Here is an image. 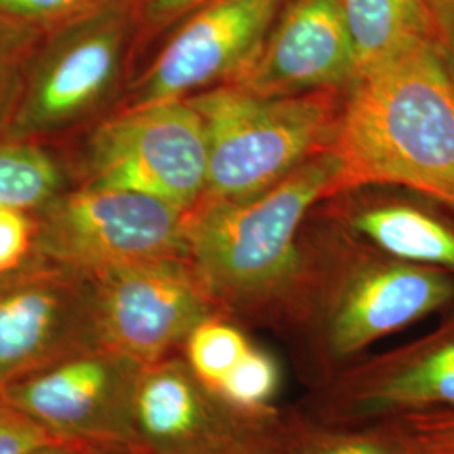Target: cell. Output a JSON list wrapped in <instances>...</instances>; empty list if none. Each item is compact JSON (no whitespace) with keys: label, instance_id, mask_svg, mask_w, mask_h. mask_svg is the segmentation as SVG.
I'll list each match as a JSON object with an SVG mask.
<instances>
[{"label":"cell","instance_id":"1","mask_svg":"<svg viewBox=\"0 0 454 454\" xmlns=\"http://www.w3.org/2000/svg\"><path fill=\"white\" fill-rule=\"evenodd\" d=\"M330 148L337 194L395 184L454 207V78L434 34L358 73Z\"/></svg>","mask_w":454,"mask_h":454},{"label":"cell","instance_id":"2","mask_svg":"<svg viewBox=\"0 0 454 454\" xmlns=\"http://www.w3.org/2000/svg\"><path fill=\"white\" fill-rule=\"evenodd\" d=\"M339 172L328 146L261 194L189 212L187 261L217 305L270 307L311 279L298 232L313 204L337 194Z\"/></svg>","mask_w":454,"mask_h":454},{"label":"cell","instance_id":"3","mask_svg":"<svg viewBox=\"0 0 454 454\" xmlns=\"http://www.w3.org/2000/svg\"><path fill=\"white\" fill-rule=\"evenodd\" d=\"M140 39V0H123L39 37L0 108V138L49 145L121 88Z\"/></svg>","mask_w":454,"mask_h":454},{"label":"cell","instance_id":"4","mask_svg":"<svg viewBox=\"0 0 454 454\" xmlns=\"http://www.w3.org/2000/svg\"><path fill=\"white\" fill-rule=\"evenodd\" d=\"M207 135L202 200L261 194L332 145L340 108L333 90L266 97L221 84L187 98Z\"/></svg>","mask_w":454,"mask_h":454},{"label":"cell","instance_id":"5","mask_svg":"<svg viewBox=\"0 0 454 454\" xmlns=\"http://www.w3.org/2000/svg\"><path fill=\"white\" fill-rule=\"evenodd\" d=\"M78 187L131 191L191 212L207 184V135L187 99L114 110L82 142Z\"/></svg>","mask_w":454,"mask_h":454},{"label":"cell","instance_id":"6","mask_svg":"<svg viewBox=\"0 0 454 454\" xmlns=\"http://www.w3.org/2000/svg\"><path fill=\"white\" fill-rule=\"evenodd\" d=\"M33 215L31 258L80 275L187 260L189 212L152 195L69 187Z\"/></svg>","mask_w":454,"mask_h":454},{"label":"cell","instance_id":"7","mask_svg":"<svg viewBox=\"0 0 454 454\" xmlns=\"http://www.w3.org/2000/svg\"><path fill=\"white\" fill-rule=\"evenodd\" d=\"M453 303L454 275L446 270L389 254L341 261L325 285L318 317L324 382L364 357L373 343Z\"/></svg>","mask_w":454,"mask_h":454},{"label":"cell","instance_id":"8","mask_svg":"<svg viewBox=\"0 0 454 454\" xmlns=\"http://www.w3.org/2000/svg\"><path fill=\"white\" fill-rule=\"evenodd\" d=\"M296 416L241 409L204 386L189 364L145 365L133 406L131 454H251L292 436Z\"/></svg>","mask_w":454,"mask_h":454},{"label":"cell","instance_id":"9","mask_svg":"<svg viewBox=\"0 0 454 454\" xmlns=\"http://www.w3.org/2000/svg\"><path fill=\"white\" fill-rule=\"evenodd\" d=\"M88 276L99 347L155 364L215 317L217 303L185 258L116 266Z\"/></svg>","mask_w":454,"mask_h":454},{"label":"cell","instance_id":"10","mask_svg":"<svg viewBox=\"0 0 454 454\" xmlns=\"http://www.w3.org/2000/svg\"><path fill=\"white\" fill-rule=\"evenodd\" d=\"M286 0H207L163 35L116 110L187 99L232 82L260 52Z\"/></svg>","mask_w":454,"mask_h":454},{"label":"cell","instance_id":"11","mask_svg":"<svg viewBox=\"0 0 454 454\" xmlns=\"http://www.w3.org/2000/svg\"><path fill=\"white\" fill-rule=\"evenodd\" d=\"M145 365L106 347L63 358L0 392L52 434L130 451L137 384Z\"/></svg>","mask_w":454,"mask_h":454},{"label":"cell","instance_id":"12","mask_svg":"<svg viewBox=\"0 0 454 454\" xmlns=\"http://www.w3.org/2000/svg\"><path fill=\"white\" fill-rule=\"evenodd\" d=\"M320 390L313 421L330 426L454 411V318L418 340L357 358Z\"/></svg>","mask_w":454,"mask_h":454},{"label":"cell","instance_id":"13","mask_svg":"<svg viewBox=\"0 0 454 454\" xmlns=\"http://www.w3.org/2000/svg\"><path fill=\"white\" fill-rule=\"evenodd\" d=\"M93 347L88 276L31 258L0 278V392Z\"/></svg>","mask_w":454,"mask_h":454},{"label":"cell","instance_id":"14","mask_svg":"<svg viewBox=\"0 0 454 454\" xmlns=\"http://www.w3.org/2000/svg\"><path fill=\"white\" fill-rule=\"evenodd\" d=\"M357 76L337 0H286L260 52L231 82L266 97L335 90Z\"/></svg>","mask_w":454,"mask_h":454},{"label":"cell","instance_id":"15","mask_svg":"<svg viewBox=\"0 0 454 454\" xmlns=\"http://www.w3.org/2000/svg\"><path fill=\"white\" fill-rule=\"evenodd\" d=\"M350 35L357 74L414 39L434 34L427 0H337Z\"/></svg>","mask_w":454,"mask_h":454},{"label":"cell","instance_id":"16","mask_svg":"<svg viewBox=\"0 0 454 454\" xmlns=\"http://www.w3.org/2000/svg\"><path fill=\"white\" fill-rule=\"evenodd\" d=\"M352 226L395 260L454 275V231L424 212L404 206L377 207L356 215Z\"/></svg>","mask_w":454,"mask_h":454},{"label":"cell","instance_id":"17","mask_svg":"<svg viewBox=\"0 0 454 454\" xmlns=\"http://www.w3.org/2000/svg\"><path fill=\"white\" fill-rule=\"evenodd\" d=\"M69 187V165L51 145L0 138V209L35 212Z\"/></svg>","mask_w":454,"mask_h":454},{"label":"cell","instance_id":"18","mask_svg":"<svg viewBox=\"0 0 454 454\" xmlns=\"http://www.w3.org/2000/svg\"><path fill=\"white\" fill-rule=\"evenodd\" d=\"M292 454H411L387 422L330 426L298 418Z\"/></svg>","mask_w":454,"mask_h":454},{"label":"cell","instance_id":"19","mask_svg":"<svg viewBox=\"0 0 454 454\" xmlns=\"http://www.w3.org/2000/svg\"><path fill=\"white\" fill-rule=\"evenodd\" d=\"M187 364L195 377L214 390L251 348L243 332L217 317L197 325L185 340Z\"/></svg>","mask_w":454,"mask_h":454},{"label":"cell","instance_id":"20","mask_svg":"<svg viewBox=\"0 0 454 454\" xmlns=\"http://www.w3.org/2000/svg\"><path fill=\"white\" fill-rule=\"evenodd\" d=\"M123 0H0V31L39 37Z\"/></svg>","mask_w":454,"mask_h":454},{"label":"cell","instance_id":"21","mask_svg":"<svg viewBox=\"0 0 454 454\" xmlns=\"http://www.w3.org/2000/svg\"><path fill=\"white\" fill-rule=\"evenodd\" d=\"M279 386V369L275 358L260 348H251L227 373L215 392L241 409H266Z\"/></svg>","mask_w":454,"mask_h":454},{"label":"cell","instance_id":"22","mask_svg":"<svg viewBox=\"0 0 454 454\" xmlns=\"http://www.w3.org/2000/svg\"><path fill=\"white\" fill-rule=\"evenodd\" d=\"M411 454H454V411L389 419Z\"/></svg>","mask_w":454,"mask_h":454},{"label":"cell","instance_id":"23","mask_svg":"<svg viewBox=\"0 0 454 454\" xmlns=\"http://www.w3.org/2000/svg\"><path fill=\"white\" fill-rule=\"evenodd\" d=\"M56 441L61 438L0 399V454H27Z\"/></svg>","mask_w":454,"mask_h":454},{"label":"cell","instance_id":"24","mask_svg":"<svg viewBox=\"0 0 454 454\" xmlns=\"http://www.w3.org/2000/svg\"><path fill=\"white\" fill-rule=\"evenodd\" d=\"M33 247V212L0 209V278L31 260Z\"/></svg>","mask_w":454,"mask_h":454},{"label":"cell","instance_id":"25","mask_svg":"<svg viewBox=\"0 0 454 454\" xmlns=\"http://www.w3.org/2000/svg\"><path fill=\"white\" fill-rule=\"evenodd\" d=\"M207 0H140V39L138 46L153 41L172 27L179 19Z\"/></svg>","mask_w":454,"mask_h":454},{"label":"cell","instance_id":"26","mask_svg":"<svg viewBox=\"0 0 454 454\" xmlns=\"http://www.w3.org/2000/svg\"><path fill=\"white\" fill-rule=\"evenodd\" d=\"M34 43L33 39L0 31V108L11 95L17 73Z\"/></svg>","mask_w":454,"mask_h":454},{"label":"cell","instance_id":"27","mask_svg":"<svg viewBox=\"0 0 454 454\" xmlns=\"http://www.w3.org/2000/svg\"><path fill=\"white\" fill-rule=\"evenodd\" d=\"M434 35L454 78V0L431 7Z\"/></svg>","mask_w":454,"mask_h":454},{"label":"cell","instance_id":"28","mask_svg":"<svg viewBox=\"0 0 454 454\" xmlns=\"http://www.w3.org/2000/svg\"><path fill=\"white\" fill-rule=\"evenodd\" d=\"M123 450L108 448V446H98L82 441H56L46 446H41L27 454H120Z\"/></svg>","mask_w":454,"mask_h":454},{"label":"cell","instance_id":"29","mask_svg":"<svg viewBox=\"0 0 454 454\" xmlns=\"http://www.w3.org/2000/svg\"><path fill=\"white\" fill-rule=\"evenodd\" d=\"M296 421H298V418H296ZM294 429H296V424H294ZM294 429H293L292 436L286 439V441H281V442H278V444L268 446V448H262V450H260V451H254V453L251 454H292V444L293 436H294Z\"/></svg>","mask_w":454,"mask_h":454},{"label":"cell","instance_id":"30","mask_svg":"<svg viewBox=\"0 0 454 454\" xmlns=\"http://www.w3.org/2000/svg\"><path fill=\"white\" fill-rule=\"evenodd\" d=\"M442 2H448V0H427V5H429V9H431V7H434V5H438V4H442Z\"/></svg>","mask_w":454,"mask_h":454}]
</instances>
